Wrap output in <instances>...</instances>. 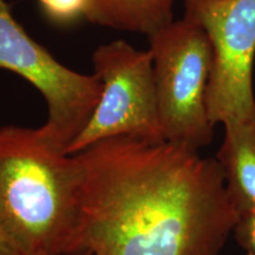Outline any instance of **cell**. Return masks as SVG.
I'll return each mask as SVG.
<instances>
[{"label": "cell", "instance_id": "cell-2", "mask_svg": "<svg viewBox=\"0 0 255 255\" xmlns=\"http://www.w3.org/2000/svg\"><path fill=\"white\" fill-rule=\"evenodd\" d=\"M81 171L38 129L0 128V222L23 255L78 252Z\"/></svg>", "mask_w": 255, "mask_h": 255}, {"label": "cell", "instance_id": "cell-7", "mask_svg": "<svg viewBox=\"0 0 255 255\" xmlns=\"http://www.w3.org/2000/svg\"><path fill=\"white\" fill-rule=\"evenodd\" d=\"M216 159L235 209H255V119L226 123Z\"/></svg>", "mask_w": 255, "mask_h": 255}, {"label": "cell", "instance_id": "cell-10", "mask_svg": "<svg viewBox=\"0 0 255 255\" xmlns=\"http://www.w3.org/2000/svg\"><path fill=\"white\" fill-rule=\"evenodd\" d=\"M233 235L246 253L255 255V209L239 214Z\"/></svg>", "mask_w": 255, "mask_h": 255}, {"label": "cell", "instance_id": "cell-5", "mask_svg": "<svg viewBox=\"0 0 255 255\" xmlns=\"http://www.w3.org/2000/svg\"><path fill=\"white\" fill-rule=\"evenodd\" d=\"M0 69L14 72L40 92L49 116L39 131L50 145L66 154L100 102V78L59 63L28 36L5 0H0Z\"/></svg>", "mask_w": 255, "mask_h": 255}, {"label": "cell", "instance_id": "cell-11", "mask_svg": "<svg viewBox=\"0 0 255 255\" xmlns=\"http://www.w3.org/2000/svg\"><path fill=\"white\" fill-rule=\"evenodd\" d=\"M0 255H23L15 247L0 222Z\"/></svg>", "mask_w": 255, "mask_h": 255}, {"label": "cell", "instance_id": "cell-3", "mask_svg": "<svg viewBox=\"0 0 255 255\" xmlns=\"http://www.w3.org/2000/svg\"><path fill=\"white\" fill-rule=\"evenodd\" d=\"M148 38L164 141L199 151L214 133L206 104L214 65L212 40L186 14Z\"/></svg>", "mask_w": 255, "mask_h": 255}, {"label": "cell", "instance_id": "cell-8", "mask_svg": "<svg viewBox=\"0 0 255 255\" xmlns=\"http://www.w3.org/2000/svg\"><path fill=\"white\" fill-rule=\"evenodd\" d=\"M175 0H92L87 19L113 30L151 36L174 20Z\"/></svg>", "mask_w": 255, "mask_h": 255}, {"label": "cell", "instance_id": "cell-12", "mask_svg": "<svg viewBox=\"0 0 255 255\" xmlns=\"http://www.w3.org/2000/svg\"><path fill=\"white\" fill-rule=\"evenodd\" d=\"M68 255H92V254L89 253V252H77V253H71Z\"/></svg>", "mask_w": 255, "mask_h": 255}, {"label": "cell", "instance_id": "cell-1", "mask_svg": "<svg viewBox=\"0 0 255 255\" xmlns=\"http://www.w3.org/2000/svg\"><path fill=\"white\" fill-rule=\"evenodd\" d=\"M81 171L78 252L220 255L239 213L216 158L132 137L75 154Z\"/></svg>", "mask_w": 255, "mask_h": 255}, {"label": "cell", "instance_id": "cell-9", "mask_svg": "<svg viewBox=\"0 0 255 255\" xmlns=\"http://www.w3.org/2000/svg\"><path fill=\"white\" fill-rule=\"evenodd\" d=\"M44 14L53 23L68 25L87 18L92 0H37Z\"/></svg>", "mask_w": 255, "mask_h": 255}, {"label": "cell", "instance_id": "cell-6", "mask_svg": "<svg viewBox=\"0 0 255 255\" xmlns=\"http://www.w3.org/2000/svg\"><path fill=\"white\" fill-rule=\"evenodd\" d=\"M184 14L205 28L214 49L207 89L213 126L255 119V0H183Z\"/></svg>", "mask_w": 255, "mask_h": 255}, {"label": "cell", "instance_id": "cell-13", "mask_svg": "<svg viewBox=\"0 0 255 255\" xmlns=\"http://www.w3.org/2000/svg\"><path fill=\"white\" fill-rule=\"evenodd\" d=\"M246 255H254V254H251V253H246Z\"/></svg>", "mask_w": 255, "mask_h": 255}, {"label": "cell", "instance_id": "cell-4", "mask_svg": "<svg viewBox=\"0 0 255 255\" xmlns=\"http://www.w3.org/2000/svg\"><path fill=\"white\" fill-rule=\"evenodd\" d=\"M92 64L102 83L100 102L66 154H78L95 143L114 137L165 142L149 50H137L127 41L115 40L96 49Z\"/></svg>", "mask_w": 255, "mask_h": 255}]
</instances>
